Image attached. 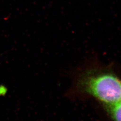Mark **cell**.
Returning a JSON list of instances; mask_svg holds the SVG:
<instances>
[{"label":"cell","instance_id":"1","mask_svg":"<svg viewBox=\"0 0 121 121\" xmlns=\"http://www.w3.org/2000/svg\"><path fill=\"white\" fill-rule=\"evenodd\" d=\"M74 73L69 96L80 99L90 96L104 105L121 101V81L114 75L88 63L78 67Z\"/></svg>","mask_w":121,"mask_h":121},{"label":"cell","instance_id":"2","mask_svg":"<svg viewBox=\"0 0 121 121\" xmlns=\"http://www.w3.org/2000/svg\"><path fill=\"white\" fill-rule=\"evenodd\" d=\"M104 106L114 121H121V101Z\"/></svg>","mask_w":121,"mask_h":121}]
</instances>
